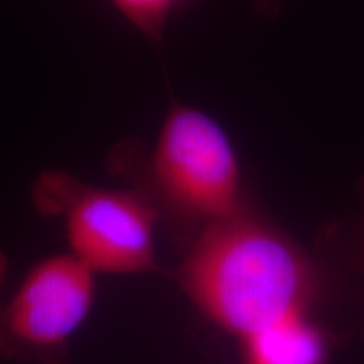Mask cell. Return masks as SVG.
I'll return each instance as SVG.
<instances>
[{"label": "cell", "mask_w": 364, "mask_h": 364, "mask_svg": "<svg viewBox=\"0 0 364 364\" xmlns=\"http://www.w3.org/2000/svg\"><path fill=\"white\" fill-rule=\"evenodd\" d=\"M7 272H9V262L7 257L0 252V311L4 307V287H6V280H7Z\"/></svg>", "instance_id": "52a82bcc"}, {"label": "cell", "mask_w": 364, "mask_h": 364, "mask_svg": "<svg viewBox=\"0 0 364 364\" xmlns=\"http://www.w3.org/2000/svg\"><path fill=\"white\" fill-rule=\"evenodd\" d=\"M108 167L189 245L208 226L247 208L238 154L215 117L172 102L150 152L135 140L112 149Z\"/></svg>", "instance_id": "7a4b0ae2"}, {"label": "cell", "mask_w": 364, "mask_h": 364, "mask_svg": "<svg viewBox=\"0 0 364 364\" xmlns=\"http://www.w3.org/2000/svg\"><path fill=\"white\" fill-rule=\"evenodd\" d=\"M33 203L39 215L63 220L71 253L93 272L167 273L154 250L161 221L135 189L100 188L70 172L46 171L34 182Z\"/></svg>", "instance_id": "3957f363"}, {"label": "cell", "mask_w": 364, "mask_h": 364, "mask_svg": "<svg viewBox=\"0 0 364 364\" xmlns=\"http://www.w3.org/2000/svg\"><path fill=\"white\" fill-rule=\"evenodd\" d=\"M124 19L150 43L161 46L176 12L191 0H108Z\"/></svg>", "instance_id": "8992f818"}, {"label": "cell", "mask_w": 364, "mask_h": 364, "mask_svg": "<svg viewBox=\"0 0 364 364\" xmlns=\"http://www.w3.org/2000/svg\"><path fill=\"white\" fill-rule=\"evenodd\" d=\"M174 277L194 306L240 343L311 314L322 284L311 255L252 204L196 236Z\"/></svg>", "instance_id": "6da1fadb"}, {"label": "cell", "mask_w": 364, "mask_h": 364, "mask_svg": "<svg viewBox=\"0 0 364 364\" xmlns=\"http://www.w3.org/2000/svg\"><path fill=\"white\" fill-rule=\"evenodd\" d=\"M95 273L75 255L31 268L0 311V354L31 364H61L68 341L93 307Z\"/></svg>", "instance_id": "277c9868"}, {"label": "cell", "mask_w": 364, "mask_h": 364, "mask_svg": "<svg viewBox=\"0 0 364 364\" xmlns=\"http://www.w3.org/2000/svg\"><path fill=\"white\" fill-rule=\"evenodd\" d=\"M247 364H327L331 343L311 314L287 317L241 341Z\"/></svg>", "instance_id": "5b68a950"}]
</instances>
